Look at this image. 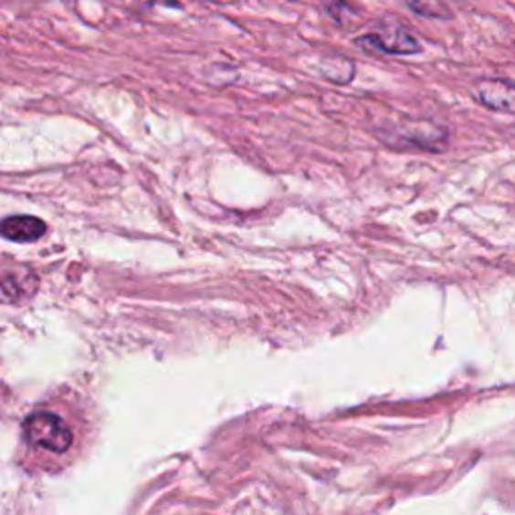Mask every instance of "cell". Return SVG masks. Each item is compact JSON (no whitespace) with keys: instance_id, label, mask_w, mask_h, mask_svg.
<instances>
[{"instance_id":"cell-1","label":"cell","mask_w":515,"mask_h":515,"mask_svg":"<svg viewBox=\"0 0 515 515\" xmlns=\"http://www.w3.org/2000/svg\"><path fill=\"white\" fill-rule=\"evenodd\" d=\"M354 45L366 53L383 55H419L423 45L407 26L401 23H376L369 33L354 38Z\"/></svg>"},{"instance_id":"cell-2","label":"cell","mask_w":515,"mask_h":515,"mask_svg":"<svg viewBox=\"0 0 515 515\" xmlns=\"http://www.w3.org/2000/svg\"><path fill=\"white\" fill-rule=\"evenodd\" d=\"M23 433L28 445L57 455L67 453L73 445V433L67 427V423L58 415L48 411L28 415L23 423Z\"/></svg>"},{"instance_id":"cell-3","label":"cell","mask_w":515,"mask_h":515,"mask_svg":"<svg viewBox=\"0 0 515 515\" xmlns=\"http://www.w3.org/2000/svg\"><path fill=\"white\" fill-rule=\"evenodd\" d=\"M478 103L498 113H515V83L508 79H481L473 87Z\"/></svg>"},{"instance_id":"cell-4","label":"cell","mask_w":515,"mask_h":515,"mask_svg":"<svg viewBox=\"0 0 515 515\" xmlns=\"http://www.w3.org/2000/svg\"><path fill=\"white\" fill-rule=\"evenodd\" d=\"M0 232L8 242L28 244L41 240L47 234V224L35 215H11L0 226Z\"/></svg>"},{"instance_id":"cell-5","label":"cell","mask_w":515,"mask_h":515,"mask_svg":"<svg viewBox=\"0 0 515 515\" xmlns=\"http://www.w3.org/2000/svg\"><path fill=\"white\" fill-rule=\"evenodd\" d=\"M403 5L413 15L427 18V21H451L455 18L451 0H403Z\"/></svg>"},{"instance_id":"cell-6","label":"cell","mask_w":515,"mask_h":515,"mask_svg":"<svg viewBox=\"0 0 515 515\" xmlns=\"http://www.w3.org/2000/svg\"><path fill=\"white\" fill-rule=\"evenodd\" d=\"M354 73H356V65L351 61V58H346L342 55L322 61V75L332 83H341V85L351 83Z\"/></svg>"},{"instance_id":"cell-7","label":"cell","mask_w":515,"mask_h":515,"mask_svg":"<svg viewBox=\"0 0 515 515\" xmlns=\"http://www.w3.org/2000/svg\"><path fill=\"white\" fill-rule=\"evenodd\" d=\"M322 11L326 16H331L336 25H344L349 18L361 15L351 3H346V0H324Z\"/></svg>"},{"instance_id":"cell-8","label":"cell","mask_w":515,"mask_h":515,"mask_svg":"<svg viewBox=\"0 0 515 515\" xmlns=\"http://www.w3.org/2000/svg\"><path fill=\"white\" fill-rule=\"evenodd\" d=\"M215 3H232V0H215Z\"/></svg>"}]
</instances>
